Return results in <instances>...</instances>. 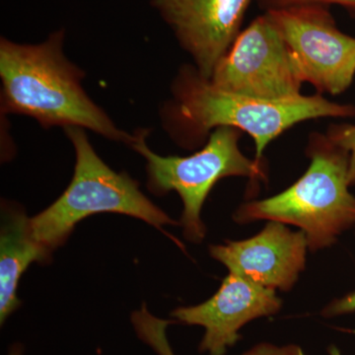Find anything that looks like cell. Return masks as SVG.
Here are the masks:
<instances>
[{
	"instance_id": "obj_12",
	"label": "cell",
	"mask_w": 355,
	"mask_h": 355,
	"mask_svg": "<svg viewBox=\"0 0 355 355\" xmlns=\"http://www.w3.org/2000/svg\"><path fill=\"white\" fill-rule=\"evenodd\" d=\"M132 323L137 336L158 355H176L173 352L166 331L168 326L176 321L160 319L153 316L146 303L132 315ZM242 355H308L296 345L277 347L272 343H260Z\"/></svg>"
},
{
	"instance_id": "obj_14",
	"label": "cell",
	"mask_w": 355,
	"mask_h": 355,
	"mask_svg": "<svg viewBox=\"0 0 355 355\" xmlns=\"http://www.w3.org/2000/svg\"><path fill=\"white\" fill-rule=\"evenodd\" d=\"M261 9L266 11L277 9L289 8V7L304 6H324L338 4L355 12V0H256Z\"/></svg>"
},
{
	"instance_id": "obj_4",
	"label": "cell",
	"mask_w": 355,
	"mask_h": 355,
	"mask_svg": "<svg viewBox=\"0 0 355 355\" xmlns=\"http://www.w3.org/2000/svg\"><path fill=\"white\" fill-rule=\"evenodd\" d=\"M76 151L74 174L64 193L38 216L30 218L35 239L53 253L67 241L77 224L88 216L118 214L146 222L182 248V243L163 230L180 225L144 195L139 184L127 173L114 171L91 146L83 128H65Z\"/></svg>"
},
{
	"instance_id": "obj_10",
	"label": "cell",
	"mask_w": 355,
	"mask_h": 355,
	"mask_svg": "<svg viewBox=\"0 0 355 355\" xmlns=\"http://www.w3.org/2000/svg\"><path fill=\"white\" fill-rule=\"evenodd\" d=\"M282 305L277 291L229 272L211 298L198 305L177 308L171 315L180 323L205 329L200 352L224 355L241 338L239 331L245 324L277 314Z\"/></svg>"
},
{
	"instance_id": "obj_17",
	"label": "cell",
	"mask_w": 355,
	"mask_h": 355,
	"mask_svg": "<svg viewBox=\"0 0 355 355\" xmlns=\"http://www.w3.org/2000/svg\"><path fill=\"white\" fill-rule=\"evenodd\" d=\"M328 350L330 355H342L338 347H334V345H331V347H329Z\"/></svg>"
},
{
	"instance_id": "obj_9",
	"label": "cell",
	"mask_w": 355,
	"mask_h": 355,
	"mask_svg": "<svg viewBox=\"0 0 355 355\" xmlns=\"http://www.w3.org/2000/svg\"><path fill=\"white\" fill-rule=\"evenodd\" d=\"M308 249L302 231L268 221L260 233L249 239L211 245L209 254L229 272L257 286L287 292L305 270Z\"/></svg>"
},
{
	"instance_id": "obj_2",
	"label": "cell",
	"mask_w": 355,
	"mask_h": 355,
	"mask_svg": "<svg viewBox=\"0 0 355 355\" xmlns=\"http://www.w3.org/2000/svg\"><path fill=\"white\" fill-rule=\"evenodd\" d=\"M64 32L39 44L0 41L1 110L31 116L44 128H87L130 146L135 135L116 128L84 91V74L62 51Z\"/></svg>"
},
{
	"instance_id": "obj_11",
	"label": "cell",
	"mask_w": 355,
	"mask_h": 355,
	"mask_svg": "<svg viewBox=\"0 0 355 355\" xmlns=\"http://www.w3.org/2000/svg\"><path fill=\"white\" fill-rule=\"evenodd\" d=\"M51 252L32 234L30 217L12 205H2L0 231V323L20 307L17 292L23 273L33 263L51 260Z\"/></svg>"
},
{
	"instance_id": "obj_13",
	"label": "cell",
	"mask_w": 355,
	"mask_h": 355,
	"mask_svg": "<svg viewBox=\"0 0 355 355\" xmlns=\"http://www.w3.org/2000/svg\"><path fill=\"white\" fill-rule=\"evenodd\" d=\"M327 133L349 153V181L350 186L355 184V123L331 125Z\"/></svg>"
},
{
	"instance_id": "obj_16",
	"label": "cell",
	"mask_w": 355,
	"mask_h": 355,
	"mask_svg": "<svg viewBox=\"0 0 355 355\" xmlns=\"http://www.w3.org/2000/svg\"><path fill=\"white\" fill-rule=\"evenodd\" d=\"M8 355H23V349L19 345H14Z\"/></svg>"
},
{
	"instance_id": "obj_5",
	"label": "cell",
	"mask_w": 355,
	"mask_h": 355,
	"mask_svg": "<svg viewBox=\"0 0 355 355\" xmlns=\"http://www.w3.org/2000/svg\"><path fill=\"white\" fill-rule=\"evenodd\" d=\"M243 132L234 128H217L200 150L186 157L161 156L146 144V130L135 133L130 146L146 161L147 186L156 196L176 191L183 202L180 225L184 238L200 244L207 233L202 210L216 183L228 177L268 181L266 162L250 159L240 149Z\"/></svg>"
},
{
	"instance_id": "obj_3",
	"label": "cell",
	"mask_w": 355,
	"mask_h": 355,
	"mask_svg": "<svg viewBox=\"0 0 355 355\" xmlns=\"http://www.w3.org/2000/svg\"><path fill=\"white\" fill-rule=\"evenodd\" d=\"M310 164L286 190L243 203L233 214L240 224L277 221L300 229L310 251L333 246L355 225V196L349 191V153L327 132L310 133Z\"/></svg>"
},
{
	"instance_id": "obj_8",
	"label": "cell",
	"mask_w": 355,
	"mask_h": 355,
	"mask_svg": "<svg viewBox=\"0 0 355 355\" xmlns=\"http://www.w3.org/2000/svg\"><path fill=\"white\" fill-rule=\"evenodd\" d=\"M250 3L251 0H153L180 46L207 79L211 78L241 33Z\"/></svg>"
},
{
	"instance_id": "obj_15",
	"label": "cell",
	"mask_w": 355,
	"mask_h": 355,
	"mask_svg": "<svg viewBox=\"0 0 355 355\" xmlns=\"http://www.w3.org/2000/svg\"><path fill=\"white\" fill-rule=\"evenodd\" d=\"M355 311V291L347 294L343 297L336 299L331 302L330 304L324 307L322 314L324 317H335L340 315L347 314V313L354 312Z\"/></svg>"
},
{
	"instance_id": "obj_6",
	"label": "cell",
	"mask_w": 355,
	"mask_h": 355,
	"mask_svg": "<svg viewBox=\"0 0 355 355\" xmlns=\"http://www.w3.org/2000/svg\"><path fill=\"white\" fill-rule=\"evenodd\" d=\"M209 80L222 90L270 101L302 95L305 83L297 62L266 13L242 30Z\"/></svg>"
},
{
	"instance_id": "obj_1",
	"label": "cell",
	"mask_w": 355,
	"mask_h": 355,
	"mask_svg": "<svg viewBox=\"0 0 355 355\" xmlns=\"http://www.w3.org/2000/svg\"><path fill=\"white\" fill-rule=\"evenodd\" d=\"M172 92L164 111L165 128L179 146L197 148L216 128H234L253 139L258 162H265L270 142L298 123L355 116L354 105L333 102L318 93L270 101L228 92L200 76L193 64L179 69Z\"/></svg>"
},
{
	"instance_id": "obj_7",
	"label": "cell",
	"mask_w": 355,
	"mask_h": 355,
	"mask_svg": "<svg viewBox=\"0 0 355 355\" xmlns=\"http://www.w3.org/2000/svg\"><path fill=\"white\" fill-rule=\"evenodd\" d=\"M318 94H343L355 78V37L338 29L329 6L266 11Z\"/></svg>"
}]
</instances>
